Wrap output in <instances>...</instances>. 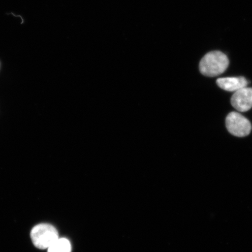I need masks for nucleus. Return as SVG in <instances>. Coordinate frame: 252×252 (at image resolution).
Returning <instances> with one entry per match:
<instances>
[{
	"label": "nucleus",
	"instance_id": "f257e3e1",
	"mask_svg": "<svg viewBox=\"0 0 252 252\" xmlns=\"http://www.w3.org/2000/svg\"><path fill=\"white\" fill-rule=\"evenodd\" d=\"M229 64V59L224 53L213 51L207 53L201 60L199 70L205 76L216 77L223 73Z\"/></svg>",
	"mask_w": 252,
	"mask_h": 252
},
{
	"label": "nucleus",
	"instance_id": "f03ea898",
	"mask_svg": "<svg viewBox=\"0 0 252 252\" xmlns=\"http://www.w3.org/2000/svg\"><path fill=\"white\" fill-rule=\"evenodd\" d=\"M31 238L34 247L40 250H46L58 240L59 236L54 226L47 223H41L32 229Z\"/></svg>",
	"mask_w": 252,
	"mask_h": 252
},
{
	"label": "nucleus",
	"instance_id": "7ed1b4c3",
	"mask_svg": "<svg viewBox=\"0 0 252 252\" xmlns=\"http://www.w3.org/2000/svg\"><path fill=\"white\" fill-rule=\"evenodd\" d=\"M225 124L229 133L236 137L247 136L252 130L251 122L238 112L229 113L225 120Z\"/></svg>",
	"mask_w": 252,
	"mask_h": 252
},
{
	"label": "nucleus",
	"instance_id": "20e7f679",
	"mask_svg": "<svg viewBox=\"0 0 252 252\" xmlns=\"http://www.w3.org/2000/svg\"><path fill=\"white\" fill-rule=\"evenodd\" d=\"M231 105L238 112H245L252 108V88L236 91L231 99Z\"/></svg>",
	"mask_w": 252,
	"mask_h": 252
},
{
	"label": "nucleus",
	"instance_id": "39448f33",
	"mask_svg": "<svg viewBox=\"0 0 252 252\" xmlns=\"http://www.w3.org/2000/svg\"><path fill=\"white\" fill-rule=\"evenodd\" d=\"M216 83L221 89L234 92L247 87L248 81L244 77L220 78L217 80Z\"/></svg>",
	"mask_w": 252,
	"mask_h": 252
},
{
	"label": "nucleus",
	"instance_id": "423d86ee",
	"mask_svg": "<svg viewBox=\"0 0 252 252\" xmlns=\"http://www.w3.org/2000/svg\"><path fill=\"white\" fill-rule=\"evenodd\" d=\"M48 252H71L70 242L65 238H59L47 249Z\"/></svg>",
	"mask_w": 252,
	"mask_h": 252
}]
</instances>
